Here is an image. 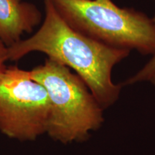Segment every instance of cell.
<instances>
[{
  "label": "cell",
  "instance_id": "277c9868",
  "mask_svg": "<svg viewBox=\"0 0 155 155\" xmlns=\"http://www.w3.org/2000/svg\"><path fill=\"white\" fill-rule=\"evenodd\" d=\"M50 101L30 71L16 66L0 75V131L11 139L33 141L47 133Z\"/></svg>",
  "mask_w": 155,
  "mask_h": 155
},
{
  "label": "cell",
  "instance_id": "8992f818",
  "mask_svg": "<svg viewBox=\"0 0 155 155\" xmlns=\"http://www.w3.org/2000/svg\"><path fill=\"white\" fill-rule=\"evenodd\" d=\"M154 76H155V53L142 68L139 70L136 74L124 81L121 84L123 86H126L147 81L150 82Z\"/></svg>",
  "mask_w": 155,
  "mask_h": 155
},
{
  "label": "cell",
  "instance_id": "9c48e42d",
  "mask_svg": "<svg viewBox=\"0 0 155 155\" xmlns=\"http://www.w3.org/2000/svg\"><path fill=\"white\" fill-rule=\"evenodd\" d=\"M150 82L152 83L153 86H154L155 87V76H154V77L152 78V80L150 81Z\"/></svg>",
  "mask_w": 155,
  "mask_h": 155
},
{
  "label": "cell",
  "instance_id": "7a4b0ae2",
  "mask_svg": "<svg viewBox=\"0 0 155 155\" xmlns=\"http://www.w3.org/2000/svg\"><path fill=\"white\" fill-rule=\"evenodd\" d=\"M47 91L50 115L47 134L63 144L83 142L104 123V110L86 84L69 68L46 60L30 71Z\"/></svg>",
  "mask_w": 155,
  "mask_h": 155
},
{
  "label": "cell",
  "instance_id": "3957f363",
  "mask_svg": "<svg viewBox=\"0 0 155 155\" xmlns=\"http://www.w3.org/2000/svg\"><path fill=\"white\" fill-rule=\"evenodd\" d=\"M75 30L111 47L155 53V23L144 13L111 0H51Z\"/></svg>",
  "mask_w": 155,
  "mask_h": 155
},
{
  "label": "cell",
  "instance_id": "5b68a950",
  "mask_svg": "<svg viewBox=\"0 0 155 155\" xmlns=\"http://www.w3.org/2000/svg\"><path fill=\"white\" fill-rule=\"evenodd\" d=\"M41 19L35 6L19 0H0V40L7 48L20 41L24 32H31Z\"/></svg>",
  "mask_w": 155,
  "mask_h": 155
},
{
  "label": "cell",
  "instance_id": "8fae6325",
  "mask_svg": "<svg viewBox=\"0 0 155 155\" xmlns=\"http://www.w3.org/2000/svg\"><path fill=\"white\" fill-rule=\"evenodd\" d=\"M19 1H20V0H19Z\"/></svg>",
  "mask_w": 155,
  "mask_h": 155
},
{
  "label": "cell",
  "instance_id": "52a82bcc",
  "mask_svg": "<svg viewBox=\"0 0 155 155\" xmlns=\"http://www.w3.org/2000/svg\"><path fill=\"white\" fill-rule=\"evenodd\" d=\"M7 58L6 56L0 55V75L2 74L4 71H5V69L7 68L5 66V62L7 61Z\"/></svg>",
  "mask_w": 155,
  "mask_h": 155
},
{
  "label": "cell",
  "instance_id": "30bf717a",
  "mask_svg": "<svg viewBox=\"0 0 155 155\" xmlns=\"http://www.w3.org/2000/svg\"><path fill=\"white\" fill-rule=\"evenodd\" d=\"M152 19H153V21H154V23H155V15H154V17H153V18H152Z\"/></svg>",
  "mask_w": 155,
  "mask_h": 155
},
{
  "label": "cell",
  "instance_id": "ba28073f",
  "mask_svg": "<svg viewBox=\"0 0 155 155\" xmlns=\"http://www.w3.org/2000/svg\"><path fill=\"white\" fill-rule=\"evenodd\" d=\"M7 46H6L4 44V42L0 40V55L6 56V57H7Z\"/></svg>",
  "mask_w": 155,
  "mask_h": 155
},
{
  "label": "cell",
  "instance_id": "6da1fadb",
  "mask_svg": "<svg viewBox=\"0 0 155 155\" xmlns=\"http://www.w3.org/2000/svg\"><path fill=\"white\" fill-rule=\"evenodd\" d=\"M45 18L31 38L7 48V60L17 61L33 51L73 69L105 111L119 100L121 84L112 80V71L131 51L108 46L81 33L60 15L51 0H45Z\"/></svg>",
  "mask_w": 155,
  "mask_h": 155
}]
</instances>
